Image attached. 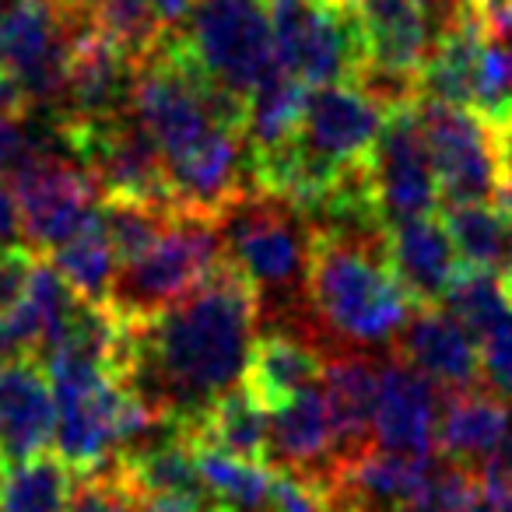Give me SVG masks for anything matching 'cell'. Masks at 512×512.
Wrapping results in <instances>:
<instances>
[{
  "mask_svg": "<svg viewBox=\"0 0 512 512\" xmlns=\"http://www.w3.org/2000/svg\"><path fill=\"white\" fill-rule=\"evenodd\" d=\"M260 316L253 285L221 256L193 292L123 327L120 383L151 414L193 428L242 379Z\"/></svg>",
  "mask_w": 512,
  "mask_h": 512,
  "instance_id": "6da1fadb",
  "label": "cell"
},
{
  "mask_svg": "<svg viewBox=\"0 0 512 512\" xmlns=\"http://www.w3.org/2000/svg\"><path fill=\"white\" fill-rule=\"evenodd\" d=\"M306 309L313 327L344 344H386L414 313L407 288L390 264L386 235L316 232L306 267Z\"/></svg>",
  "mask_w": 512,
  "mask_h": 512,
  "instance_id": "7a4b0ae2",
  "label": "cell"
},
{
  "mask_svg": "<svg viewBox=\"0 0 512 512\" xmlns=\"http://www.w3.org/2000/svg\"><path fill=\"white\" fill-rule=\"evenodd\" d=\"M214 221L225 260H232L242 278L253 285L260 309L285 316L299 299L306 302L313 221L302 207L246 183Z\"/></svg>",
  "mask_w": 512,
  "mask_h": 512,
  "instance_id": "3957f363",
  "label": "cell"
},
{
  "mask_svg": "<svg viewBox=\"0 0 512 512\" xmlns=\"http://www.w3.org/2000/svg\"><path fill=\"white\" fill-rule=\"evenodd\" d=\"M99 29L95 0H8L0 8V71L32 109L60 102L71 57Z\"/></svg>",
  "mask_w": 512,
  "mask_h": 512,
  "instance_id": "277c9868",
  "label": "cell"
},
{
  "mask_svg": "<svg viewBox=\"0 0 512 512\" xmlns=\"http://www.w3.org/2000/svg\"><path fill=\"white\" fill-rule=\"evenodd\" d=\"M8 179L22 214V239L36 253L50 256L99 211L102 197L92 176L64 144L50 116L46 123H32L29 155L15 165Z\"/></svg>",
  "mask_w": 512,
  "mask_h": 512,
  "instance_id": "5b68a950",
  "label": "cell"
},
{
  "mask_svg": "<svg viewBox=\"0 0 512 512\" xmlns=\"http://www.w3.org/2000/svg\"><path fill=\"white\" fill-rule=\"evenodd\" d=\"M221 256L225 249H221L218 221L207 214L179 211L169 232L148 253L116 267L106 309L123 327L151 320L186 292H193Z\"/></svg>",
  "mask_w": 512,
  "mask_h": 512,
  "instance_id": "8992f818",
  "label": "cell"
},
{
  "mask_svg": "<svg viewBox=\"0 0 512 512\" xmlns=\"http://www.w3.org/2000/svg\"><path fill=\"white\" fill-rule=\"evenodd\" d=\"M169 32L207 78L242 99L278 64L267 0H193Z\"/></svg>",
  "mask_w": 512,
  "mask_h": 512,
  "instance_id": "52a82bcc",
  "label": "cell"
},
{
  "mask_svg": "<svg viewBox=\"0 0 512 512\" xmlns=\"http://www.w3.org/2000/svg\"><path fill=\"white\" fill-rule=\"evenodd\" d=\"M274 29V57L306 88L348 81L362 64V36L348 8L316 0H267Z\"/></svg>",
  "mask_w": 512,
  "mask_h": 512,
  "instance_id": "ba28073f",
  "label": "cell"
},
{
  "mask_svg": "<svg viewBox=\"0 0 512 512\" xmlns=\"http://www.w3.org/2000/svg\"><path fill=\"white\" fill-rule=\"evenodd\" d=\"M421 130L432 158L439 197L449 204H488L498 186V134L470 109L418 99Z\"/></svg>",
  "mask_w": 512,
  "mask_h": 512,
  "instance_id": "9c48e42d",
  "label": "cell"
},
{
  "mask_svg": "<svg viewBox=\"0 0 512 512\" xmlns=\"http://www.w3.org/2000/svg\"><path fill=\"white\" fill-rule=\"evenodd\" d=\"M369 169L372 179H376V193H379V204H383L386 225L435 211V204H439V183H435L432 158H428L418 102L386 113L376 151L369 158Z\"/></svg>",
  "mask_w": 512,
  "mask_h": 512,
  "instance_id": "30bf717a",
  "label": "cell"
},
{
  "mask_svg": "<svg viewBox=\"0 0 512 512\" xmlns=\"http://www.w3.org/2000/svg\"><path fill=\"white\" fill-rule=\"evenodd\" d=\"M383 120L386 113L362 88H355L351 81H334L306 92L299 137L330 165L351 169L372 158Z\"/></svg>",
  "mask_w": 512,
  "mask_h": 512,
  "instance_id": "8fae6325",
  "label": "cell"
},
{
  "mask_svg": "<svg viewBox=\"0 0 512 512\" xmlns=\"http://www.w3.org/2000/svg\"><path fill=\"white\" fill-rule=\"evenodd\" d=\"M393 355L435 383V390H470L484 383L477 337L446 306L414 309L393 337Z\"/></svg>",
  "mask_w": 512,
  "mask_h": 512,
  "instance_id": "7c38bea8",
  "label": "cell"
},
{
  "mask_svg": "<svg viewBox=\"0 0 512 512\" xmlns=\"http://www.w3.org/2000/svg\"><path fill=\"white\" fill-rule=\"evenodd\" d=\"M386 249H390V264L411 295L414 309L442 306L463 271L453 235H449L442 214L435 211L386 225Z\"/></svg>",
  "mask_w": 512,
  "mask_h": 512,
  "instance_id": "4fadbf2b",
  "label": "cell"
},
{
  "mask_svg": "<svg viewBox=\"0 0 512 512\" xmlns=\"http://www.w3.org/2000/svg\"><path fill=\"white\" fill-rule=\"evenodd\" d=\"M271 467L302 474L327 491L334 488L341 460H337L334 418L320 383L271 411Z\"/></svg>",
  "mask_w": 512,
  "mask_h": 512,
  "instance_id": "5bb4252c",
  "label": "cell"
},
{
  "mask_svg": "<svg viewBox=\"0 0 512 512\" xmlns=\"http://www.w3.org/2000/svg\"><path fill=\"white\" fill-rule=\"evenodd\" d=\"M57 428V404L43 362L4 358L0 362V460L15 467L43 453Z\"/></svg>",
  "mask_w": 512,
  "mask_h": 512,
  "instance_id": "9a60e30c",
  "label": "cell"
},
{
  "mask_svg": "<svg viewBox=\"0 0 512 512\" xmlns=\"http://www.w3.org/2000/svg\"><path fill=\"white\" fill-rule=\"evenodd\" d=\"M439 393L428 376L407 362H393L383 369L372 418V439L379 449L407 456H432L435 418H439Z\"/></svg>",
  "mask_w": 512,
  "mask_h": 512,
  "instance_id": "2e32d148",
  "label": "cell"
},
{
  "mask_svg": "<svg viewBox=\"0 0 512 512\" xmlns=\"http://www.w3.org/2000/svg\"><path fill=\"white\" fill-rule=\"evenodd\" d=\"M323 365H327V355L313 337L274 327L256 337L249 348L242 386L271 414L299 397L302 390L323 383Z\"/></svg>",
  "mask_w": 512,
  "mask_h": 512,
  "instance_id": "e0dca14e",
  "label": "cell"
},
{
  "mask_svg": "<svg viewBox=\"0 0 512 512\" xmlns=\"http://www.w3.org/2000/svg\"><path fill=\"white\" fill-rule=\"evenodd\" d=\"M383 369L369 355L334 351L323 365V393H327L330 418H334L337 460L348 463L376 446L372 439V418H376V397Z\"/></svg>",
  "mask_w": 512,
  "mask_h": 512,
  "instance_id": "ac0fdd59",
  "label": "cell"
},
{
  "mask_svg": "<svg viewBox=\"0 0 512 512\" xmlns=\"http://www.w3.org/2000/svg\"><path fill=\"white\" fill-rule=\"evenodd\" d=\"M439 404L435 446L446 460L474 467L509 435V404L488 383L470 386V390H442Z\"/></svg>",
  "mask_w": 512,
  "mask_h": 512,
  "instance_id": "d6986e66",
  "label": "cell"
},
{
  "mask_svg": "<svg viewBox=\"0 0 512 512\" xmlns=\"http://www.w3.org/2000/svg\"><path fill=\"white\" fill-rule=\"evenodd\" d=\"M351 15L362 36V60L400 67V71H421L435 32L418 0H355Z\"/></svg>",
  "mask_w": 512,
  "mask_h": 512,
  "instance_id": "ffe728a7",
  "label": "cell"
},
{
  "mask_svg": "<svg viewBox=\"0 0 512 512\" xmlns=\"http://www.w3.org/2000/svg\"><path fill=\"white\" fill-rule=\"evenodd\" d=\"M193 446L218 449L235 460L271 463V414L256 404L242 379L225 390L190 428Z\"/></svg>",
  "mask_w": 512,
  "mask_h": 512,
  "instance_id": "44dd1931",
  "label": "cell"
},
{
  "mask_svg": "<svg viewBox=\"0 0 512 512\" xmlns=\"http://www.w3.org/2000/svg\"><path fill=\"white\" fill-rule=\"evenodd\" d=\"M50 264L57 267V274L67 281V288L74 295H81L85 302H95V306H106L109 288H113L116 278V253L106 228H102L99 211L71 239L53 249Z\"/></svg>",
  "mask_w": 512,
  "mask_h": 512,
  "instance_id": "7402d4cb",
  "label": "cell"
},
{
  "mask_svg": "<svg viewBox=\"0 0 512 512\" xmlns=\"http://www.w3.org/2000/svg\"><path fill=\"white\" fill-rule=\"evenodd\" d=\"M306 92L299 78L274 64L264 74V81L249 95V127H246V155L256 151H271L285 144L288 137L299 130L302 106H306Z\"/></svg>",
  "mask_w": 512,
  "mask_h": 512,
  "instance_id": "603a6c76",
  "label": "cell"
},
{
  "mask_svg": "<svg viewBox=\"0 0 512 512\" xmlns=\"http://www.w3.org/2000/svg\"><path fill=\"white\" fill-rule=\"evenodd\" d=\"M71 495L74 470L50 453L15 463L0 477V512H67Z\"/></svg>",
  "mask_w": 512,
  "mask_h": 512,
  "instance_id": "cb8c5ba5",
  "label": "cell"
},
{
  "mask_svg": "<svg viewBox=\"0 0 512 512\" xmlns=\"http://www.w3.org/2000/svg\"><path fill=\"white\" fill-rule=\"evenodd\" d=\"M197 449V470L204 477L211 498L225 502L235 512H264L271 502V488H274V467L271 463H249V460H235L225 456L218 449Z\"/></svg>",
  "mask_w": 512,
  "mask_h": 512,
  "instance_id": "d4e9b609",
  "label": "cell"
},
{
  "mask_svg": "<svg viewBox=\"0 0 512 512\" xmlns=\"http://www.w3.org/2000/svg\"><path fill=\"white\" fill-rule=\"evenodd\" d=\"M99 29L134 67L155 53L169 25L158 15L155 0H95Z\"/></svg>",
  "mask_w": 512,
  "mask_h": 512,
  "instance_id": "484cf974",
  "label": "cell"
},
{
  "mask_svg": "<svg viewBox=\"0 0 512 512\" xmlns=\"http://www.w3.org/2000/svg\"><path fill=\"white\" fill-rule=\"evenodd\" d=\"M179 211L172 207H151V204H130V200H99V218L113 242L116 267L130 264L141 253H148L176 221Z\"/></svg>",
  "mask_w": 512,
  "mask_h": 512,
  "instance_id": "4316f807",
  "label": "cell"
},
{
  "mask_svg": "<svg viewBox=\"0 0 512 512\" xmlns=\"http://www.w3.org/2000/svg\"><path fill=\"white\" fill-rule=\"evenodd\" d=\"M442 221H446L449 235H453L460 264L491 274V264H495V253H498V239H502V207L446 204Z\"/></svg>",
  "mask_w": 512,
  "mask_h": 512,
  "instance_id": "83f0119b",
  "label": "cell"
},
{
  "mask_svg": "<svg viewBox=\"0 0 512 512\" xmlns=\"http://www.w3.org/2000/svg\"><path fill=\"white\" fill-rule=\"evenodd\" d=\"M442 306H446L474 337L488 334L495 323H502L505 316L512 313L509 299L502 295L498 281L491 278L488 271H474V267H463Z\"/></svg>",
  "mask_w": 512,
  "mask_h": 512,
  "instance_id": "f1b7e54d",
  "label": "cell"
},
{
  "mask_svg": "<svg viewBox=\"0 0 512 512\" xmlns=\"http://www.w3.org/2000/svg\"><path fill=\"white\" fill-rule=\"evenodd\" d=\"M67 512H144V491L120 470V463L109 460L106 467L81 474Z\"/></svg>",
  "mask_w": 512,
  "mask_h": 512,
  "instance_id": "f546056e",
  "label": "cell"
},
{
  "mask_svg": "<svg viewBox=\"0 0 512 512\" xmlns=\"http://www.w3.org/2000/svg\"><path fill=\"white\" fill-rule=\"evenodd\" d=\"M477 348H481L484 383L502 397H512V313L477 337Z\"/></svg>",
  "mask_w": 512,
  "mask_h": 512,
  "instance_id": "4dcf8cb0",
  "label": "cell"
},
{
  "mask_svg": "<svg viewBox=\"0 0 512 512\" xmlns=\"http://www.w3.org/2000/svg\"><path fill=\"white\" fill-rule=\"evenodd\" d=\"M39 256L32 246L15 242V246H0V316H8L29 292L32 271H36Z\"/></svg>",
  "mask_w": 512,
  "mask_h": 512,
  "instance_id": "1f68e13d",
  "label": "cell"
},
{
  "mask_svg": "<svg viewBox=\"0 0 512 512\" xmlns=\"http://www.w3.org/2000/svg\"><path fill=\"white\" fill-rule=\"evenodd\" d=\"M484 498L495 512H512V435H505L477 467Z\"/></svg>",
  "mask_w": 512,
  "mask_h": 512,
  "instance_id": "d6a6232c",
  "label": "cell"
},
{
  "mask_svg": "<svg viewBox=\"0 0 512 512\" xmlns=\"http://www.w3.org/2000/svg\"><path fill=\"white\" fill-rule=\"evenodd\" d=\"M470 11L491 36H509L512 32V0H470Z\"/></svg>",
  "mask_w": 512,
  "mask_h": 512,
  "instance_id": "836d02e7",
  "label": "cell"
},
{
  "mask_svg": "<svg viewBox=\"0 0 512 512\" xmlns=\"http://www.w3.org/2000/svg\"><path fill=\"white\" fill-rule=\"evenodd\" d=\"M22 239V214H18V200L11 193V183L0 176V246H15Z\"/></svg>",
  "mask_w": 512,
  "mask_h": 512,
  "instance_id": "e575fe53",
  "label": "cell"
},
{
  "mask_svg": "<svg viewBox=\"0 0 512 512\" xmlns=\"http://www.w3.org/2000/svg\"><path fill=\"white\" fill-rule=\"evenodd\" d=\"M190 4L193 0H155V8H158V15H162L165 25H176L179 18L190 11Z\"/></svg>",
  "mask_w": 512,
  "mask_h": 512,
  "instance_id": "d590c367",
  "label": "cell"
},
{
  "mask_svg": "<svg viewBox=\"0 0 512 512\" xmlns=\"http://www.w3.org/2000/svg\"><path fill=\"white\" fill-rule=\"evenodd\" d=\"M197 512H235V509H228L225 502H218V498H214V502H207V505H200Z\"/></svg>",
  "mask_w": 512,
  "mask_h": 512,
  "instance_id": "8d00e7d4",
  "label": "cell"
},
{
  "mask_svg": "<svg viewBox=\"0 0 512 512\" xmlns=\"http://www.w3.org/2000/svg\"><path fill=\"white\" fill-rule=\"evenodd\" d=\"M316 4H327V8H348L355 0H316Z\"/></svg>",
  "mask_w": 512,
  "mask_h": 512,
  "instance_id": "74e56055",
  "label": "cell"
},
{
  "mask_svg": "<svg viewBox=\"0 0 512 512\" xmlns=\"http://www.w3.org/2000/svg\"><path fill=\"white\" fill-rule=\"evenodd\" d=\"M509 36H512V32H509ZM509 71H512V53H509Z\"/></svg>",
  "mask_w": 512,
  "mask_h": 512,
  "instance_id": "f35d334b",
  "label": "cell"
},
{
  "mask_svg": "<svg viewBox=\"0 0 512 512\" xmlns=\"http://www.w3.org/2000/svg\"><path fill=\"white\" fill-rule=\"evenodd\" d=\"M4 4H8V0H0V8H4Z\"/></svg>",
  "mask_w": 512,
  "mask_h": 512,
  "instance_id": "ab89813d",
  "label": "cell"
},
{
  "mask_svg": "<svg viewBox=\"0 0 512 512\" xmlns=\"http://www.w3.org/2000/svg\"><path fill=\"white\" fill-rule=\"evenodd\" d=\"M264 512H267V509H264Z\"/></svg>",
  "mask_w": 512,
  "mask_h": 512,
  "instance_id": "60d3db41",
  "label": "cell"
}]
</instances>
